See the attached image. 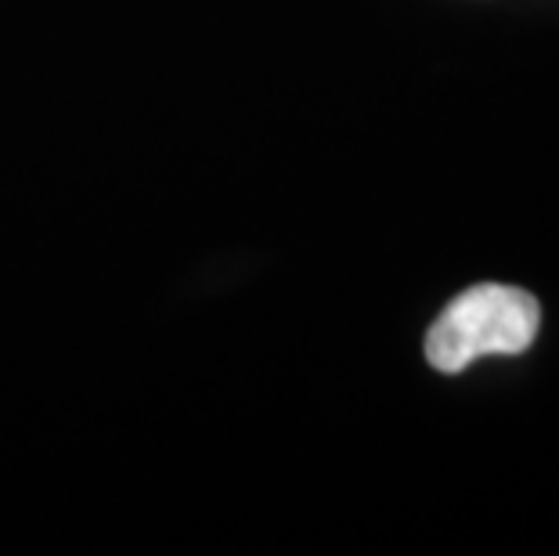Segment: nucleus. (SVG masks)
<instances>
[{
    "mask_svg": "<svg viewBox=\"0 0 559 556\" xmlns=\"http://www.w3.org/2000/svg\"><path fill=\"white\" fill-rule=\"evenodd\" d=\"M542 307L527 289L480 282L455 297L426 333V362L455 376L484 354H523L538 336Z\"/></svg>",
    "mask_w": 559,
    "mask_h": 556,
    "instance_id": "nucleus-1",
    "label": "nucleus"
}]
</instances>
